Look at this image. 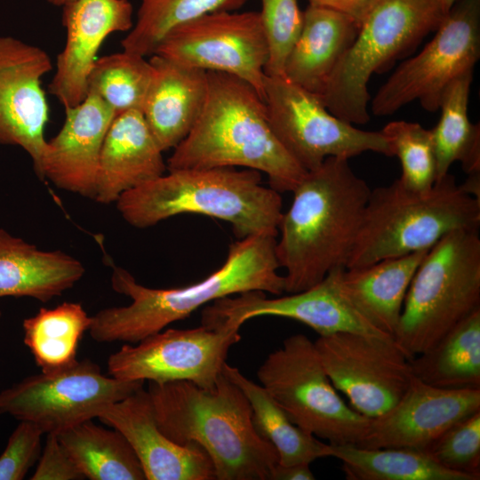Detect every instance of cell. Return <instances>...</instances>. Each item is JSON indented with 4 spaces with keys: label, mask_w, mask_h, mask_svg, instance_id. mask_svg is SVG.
<instances>
[{
    "label": "cell",
    "mask_w": 480,
    "mask_h": 480,
    "mask_svg": "<svg viewBox=\"0 0 480 480\" xmlns=\"http://www.w3.org/2000/svg\"><path fill=\"white\" fill-rule=\"evenodd\" d=\"M154 76L142 115L160 148H176L196 123L207 94V72L158 55L149 59Z\"/></svg>",
    "instance_id": "cell-23"
},
{
    "label": "cell",
    "mask_w": 480,
    "mask_h": 480,
    "mask_svg": "<svg viewBox=\"0 0 480 480\" xmlns=\"http://www.w3.org/2000/svg\"><path fill=\"white\" fill-rule=\"evenodd\" d=\"M202 112L188 136L173 148L167 171L236 167L265 173L279 193L292 192L304 170L273 132L263 98L246 81L207 72Z\"/></svg>",
    "instance_id": "cell-4"
},
{
    "label": "cell",
    "mask_w": 480,
    "mask_h": 480,
    "mask_svg": "<svg viewBox=\"0 0 480 480\" xmlns=\"http://www.w3.org/2000/svg\"><path fill=\"white\" fill-rule=\"evenodd\" d=\"M31 480L84 479L57 434H46V442Z\"/></svg>",
    "instance_id": "cell-39"
},
{
    "label": "cell",
    "mask_w": 480,
    "mask_h": 480,
    "mask_svg": "<svg viewBox=\"0 0 480 480\" xmlns=\"http://www.w3.org/2000/svg\"><path fill=\"white\" fill-rule=\"evenodd\" d=\"M344 268H336L315 285L288 296L267 298L263 292L252 291L216 300L204 309L202 323L226 322L241 327L252 318L272 316L299 321L319 336L353 332L394 339L373 326L348 300L341 286Z\"/></svg>",
    "instance_id": "cell-16"
},
{
    "label": "cell",
    "mask_w": 480,
    "mask_h": 480,
    "mask_svg": "<svg viewBox=\"0 0 480 480\" xmlns=\"http://www.w3.org/2000/svg\"><path fill=\"white\" fill-rule=\"evenodd\" d=\"M371 191L345 157H328L306 172L283 212L276 240L284 292L304 291L331 270L346 268Z\"/></svg>",
    "instance_id": "cell-2"
},
{
    "label": "cell",
    "mask_w": 480,
    "mask_h": 480,
    "mask_svg": "<svg viewBox=\"0 0 480 480\" xmlns=\"http://www.w3.org/2000/svg\"><path fill=\"white\" fill-rule=\"evenodd\" d=\"M1 317H2V312H1V310H0V319H1Z\"/></svg>",
    "instance_id": "cell-44"
},
{
    "label": "cell",
    "mask_w": 480,
    "mask_h": 480,
    "mask_svg": "<svg viewBox=\"0 0 480 480\" xmlns=\"http://www.w3.org/2000/svg\"><path fill=\"white\" fill-rule=\"evenodd\" d=\"M148 392L162 433L178 444L199 445L215 479L271 480L277 452L256 431L244 392L223 372L212 388L179 380L149 382Z\"/></svg>",
    "instance_id": "cell-3"
},
{
    "label": "cell",
    "mask_w": 480,
    "mask_h": 480,
    "mask_svg": "<svg viewBox=\"0 0 480 480\" xmlns=\"http://www.w3.org/2000/svg\"><path fill=\"white\" fill-rule=\"evenodd\" d=\"M97 418L126 438L147 480L215 479L212 462L199 445L178 444L162 433L143 387L103 407Z\"/></svg>",
    "instance_id": "cell-19"
},
{
    "label": "cell",
    "mask_w": 480,
    "mask_h": 480,
    "mask_svg": "<svg viewBox=\"0 0 480 480\" xmlns=\"http://www.w3.org/2000/svg\"><path fill=\"white\" fill-rule=\"evenodd\" d=\"M309 4L329 8L353 19L358 27L378 0H308Z\"/></svg>",
    "instance_id": "cell-40"
},
{
    "label": "cell",
    "mask_w": 480,
    "mask_h": 480,
    "mask_svg": "<svg viewBox=\"0 0 480 480\" xmlns=\"http://www.w3.org/2000/svg\"><path fill=\"white\" fill-rule=\"evenodd\" d=\"M115 116L114 111L92 93L80 104L65 108L61 129L46 140L41 180L93 199L101 148Z\"/></svg>",
    "instance_id": "cell-21"
},
{
    "label": "cell",
    "mask_w": 480,
    "mask_h": 480,
    "mask_svg": "<svg viewBox=\"0 0 480 480\" xmlns=\"http://www.w3.org/2000/svg\"><path fill=\"white\" fill-rule=\"evenodd\" d=\"M479 226L480 198L452 174L426 192L409 190L396 180L371 191L346 268L428 251L452 231Z\"/></svg>",
    "instance_id": "cell-6"
},
{
    "label": "cell",
    "mask_w": 480,
    "mask_h": 480,
    "mask_svg": "<svg viewBox=\"0 0 480 480\" xmlns=\"http://www.w3.org/2000/svg\"><path fill=\"white\" fill-rule=\"evenodd\" d=\"M239 326L225 322L193 329H166L135 344L125 343L108 359V372L123 380H185L212 388L222 372Z\"/></svg>",
    "instance_id": "cell-13"
},
{
    "label": "cell",
    "mask_w": 480,
    "mask_h": 480,
    "mask_svg": "<svg viewBox=\"0 0 480 480\" xmlns=\"http://www.w3.org/2000/svg\"><path fill=\"white\" fill-rule=\"evenodd\" d=\"M477 411L480 388H439L413 377L391 409L371 419L356 445L426 451L451 426Z\"/></svg>",
    "instance_id": "cell-18"
},
{
    "label": "cell",
    "mask_w": 480,
    "mask_h": 480,
    "mask_svg": "<svg viewBox=\"0 0 480 480\" xmlns=\"http://www.w3.org/2000/svg\"><path fill=\"white\" fill-rule=\"evenodd\" d=\"M310 464L300 463L290 466L277 464L273 470L271 480H313Z\"/></svg>",
    "instance_id": "cell-41"
},
{
    "label": "cell",
    "mask_w": 480,
    "mask_h": 480,
    "mask_svg": "<svg viewBox=\"0 0 480 480\" xmlns=\"http://www.w3.org/2000/svg\"><path fill=\"white\" fill-rule=\"evenodd\" d=\"M314 343L334 388L367 418L391 409L412 380L409 358L394 339L337 332Z\"/></svg>",
    "instance_id": "cell-15"
},
{
    "label": "cell",
    "mask_w": 480,
    "mask_h": 480,
    "mask_svg": "<svg viewBox=\"0 0 480 480\" xmlns=\"http://www.w3.org/2000/svg\"><path fill=\"white\" fill-rule=\"evenodd\" d=\"M478 309V229L454 230L428 251L416 269L394 339L411 359Z\"/></svg>",
    "instance_id": "cell-7"
},
{
    "label": "cell",
    "mask_w": 480,
    "mask_h": 480,
    "mask_svg": "<svg viewBox=\"0 0 480 480\" xmlns=\"http://www.w3.org/2000/svg\"><path fill=\"white\" fill-rule=\"evenodd\" d=\"M473 71L454 79L442 93L441 117L431 130L436 162V180L460 162L468 174L480 172V125L468 115Z\"/></svg>",
    "instance_id": "cell-30"
},
{
    "label": "cell",
    "mask_w": 480,
    "mask_h": 480,
    "mask_svg": "<svg viewBox=\"0 0 480 480\" xmlns=\"http://www.w3.org/2000/svg\"><path fill=\"white\" fill-rule=\"evenodd\" d=\"M260 1L259 12L268 49L265 74L284 76L285 60L302 28L303 12L298 0Z\"/></svg>",
    "instance_id": "cell-36"
},
{
    "label": "cell",
    "mask_w": 480,
    "mask_h": 480,
    "mask_svg": "<svg viewBox=\"0 0 480 480\" xmlns=\"http://www.w3.org/2000/svg\"><path fill=\"white\" fill-rule=\"evenodd\" d=\"M52 69L51 58L42 48L0 36V145L26 151L39 179L49 117L42 78Z\"/></svg>",
    "instance_id": "cell-17"
},
{
    "label": "cell",
    "mask_w": 480,
    "mask_h": 480,
    "mask_svg": "<svg viewBox=\"0 0 480 480\" xmlns=\"http://www.w3.org/2000/svg\"><path fill=\"white\" fill-rule=\"evenodd\" d=\"M257 376L290 420L306 432L336 445H356L366 434L371 419L344 402L306 335L286 338L268 354Z\"/></svg>",
    "instance_id": "cell-9"
},
{
    "label": "cell",
    "mask_w": 480,
    "mask_h": 480,
    "mask_svg": "<svg viewBox=\"0 0 480 480\" xmlns=\"http://www.w3.org/2000/svg\"><path fill=\"white\" fill-rule=\"evenodd\" d=\"M84 273V266L74 256L42 250L0 228V298L47 302L71 289Z\"/></svg>",
    "instance_id": "cell-24"
},
{
    "label": "cell",
    "mask_w": 480,
    "mask_h": 480,
    "mask_svg": "<svg viewBox=\"0 0 480 480\" xmlns=\"http://www.w3.org/2000/svg\"><path fill=\"white\" fill-rule=\"evenodd\" d=\"M436 30L422 51L379 89L371 108L375 116L391 115L416 100L435 112L445 88L473 71L480 57V0H457Z\"/></svg>",
    "instance_id": "cell-11"
},
{
    "label": "cell",
    "mask_w": 480,
    "mask_h": 480,
    "mask_svg": "<svg viewBox=\"0 0 480 480\" xmlns=\"http://www.w3.org/2000/svg\"><path fill=\"white\" fill-rule=\"evenodd\" d=\"M358 29L348 15L309 4L303 12L300 33L285 60L284 76L321 96Z\"/></svg>",
    "instance_id": "cell-25"
},
{
    "label": "cell",
    "mask_w": 480,
    "mask_h": 480,
    "mask_svg": "<svg viewBox=\"0 0 480 480\" xmlns=\"http://www.w3.org/2000/svg\"><path fill=\"white\" fill-rule=\"evenodd\" d=\"M163 153L140 111L116 115L101 148L93 199L116 203L124 193L164 174Z\"/></svg>",
    "instance_id": "cell-22"
},
{
    "label": "cell",
    "mask_w": 480,
    "mask_h": 480,
    "mask_svg": "<svg viewBox=\"0 0 480 480\" xmlns=\"http://www.w3.org/2000/svg\"><path fill=\"white\" fill-rule=\"evenodd\" d=\"M413 377L439 388H480V309L409 359Z\"/></svg>",
    "instance_id": "cell-27"
},
{
    "label": "cell",
    "mask_w": 480,
    "mask_h": 480,
    "mask_svg": "<svg viewBox=\"0 0 480 480\" xmlns=\"http://www.w3.org/2000/svg\"><path fill=\"white\" fill-rule=\"evenodd\" d=\"M263 99L277 140L307 172L328 157H350L372 151L392 156L381 132L358 129L332 115L320 95L284 76H266Z\"/></svg>",
    "instance_id": "cell-10"
},
{
    "label": "cell",
    "mask_w": 480,
    "mask_h": 480,
    "mask_svg": "<svg viewBox=\"0 0 480 480\" xmlns=\"http://www.w3.org/2000/svg\"><path fill=\"white\" fill-rule=\"evenodd\" d=\"M154 54L187 68L237 76L263 98L268 49L259 12H216L181 24Z\"/></svg>",
    "instance_id": "cell-14"
},
{
    "label": "cell",
    "mask_w": 480,
    "mask_h": 480,
    "mask_svg": "<svg viewBox=\"0 0 480 480\" xmlns=\"http://www.w3.org/2000/svg\"><path fill=\"white\" fill-rule=\"evenodd\" d=\"M444 17L434 0H378L321 95L328 110L351 124L367 123L372 75L436 30Z\"/></svg>",
    "instance_id": "cell-8"
},
{
    "label": "cell",
    "mask_w": 480,
    "mask_h": 480,
    "mask_svg": "<svg viewBox=\"0 0 480 480\" xmlns=\"http://www.w3.org/2000/svg\"><path fill=\"white\" fill-rule=\"evenodd\" d=\"M440 466L480 479V411L459 420L426 450Z\"/></svg>",
    "instance_id": "cell-37"
},
{
    "label": "cell",
    "mask_w": 480,
    "mask_h": 480,
    "mask_svg": "<svg viewBox=\"0 0 480 480\" xmlns=\"http://www.w3.org/2000/svg\"><path fill=\"white\" fill-rule=\"evenodd\" d=\"M428 251L345 268L342 290L373 326L394 338L409 285Z\"/></svg>",
    "instance_id": "cell-26"
},
{
    "label": "cell",
    "mask_w": 480,
    "mask_h": 480,
    "mask_svg": "<svg viewBox=\"0 0 480 480\" xmlns=\"http://www.w3.org/2000/svg\"><path fill=\"white\" fill-rule=\"evenodd\" d=\"M90 325L91 316L80 303L63 302L25 318L23 341L41 372H54L77 361L79 342Z\"/></svg>",
    "instance_id": "cell-32"
},
{
    "label": "cell",
    "mask_w": 480,
    "mask_h": 480,
    "mask_svg": "<svg viewBox=\"0 0 480 480\" xmlns=\"http://www.w3.org/2000/svg\"><path fill=\"white\" fill-rule=\"evenodd\" d=\"M84 478L145 480L142 467L126 438L116 429L85 420L57 434Z\"/></svg>",
    "instance_id": "cell-29"
},
{
    "label": "cell",
    "mask_w": 480,
    "mask_h": 480,
    "mask_svg": "<svg viewBox=\"0 0 480 480\" xmlns=\"http://www.w3.org/2000/svg\"><path fill=\"white\" fill-rule=\"evenodd\" d=\"M444 15H446L457 0H434Z\"/></svg>",
    "instance_id": "cell-42"
},
{
    "label": "cell",
    "mask_w": 480,
    "mask_h": 480,
    "mask_svg": "<svg viewBox=\"0 0 480 480\" xmlns=\"http://www.w3.org/2000/svg\"><path fill=\"white\" fill-rule=\"evenodd\" d=\"M132 227L147 228L180 214H201L229 223L238 239L277 236L280 193L252 169L213 167L168 171L124 193L115 203Z\"/></svg>",
    "instance_id": "cell-5"
},
{
    "label": "cell",
    "mask_w": 480,
    "mask_h": 480,
    "mask_svg": "<svg viewBox=\"0 0 480 480\" xmlns=\"http://www.w3.org/2000/svg\"><path fill=\"white\" fill-rule=\"evenodd\" d=\"M132 13L129 0H74L63 6L66 43L48 90L64 108L85 99L99 49L110 34L132 29Z\"/></svg>",
    "instance_id": "cell-20"
},
{
    "label": "cell",
    "mask_w": 480,
    "mask_h": 480,
    "mask_svg": "<svg viewBox=\"0 0 480 480\" xmlns=\"http://www.w3.org/2000/svg\"><path fill=\"white\" fill-rule=\"evenodd\" d=\"M44 432L35 423L20 420L0 454V480H21L38 460Z\"/></svg>",
    "instance_id": "cell-38"
},
{
    "label": "cell",
    "mask_w": 480,
    "mask_h": 480,
    "mask_svg": "<svg viewBox=\"0 0 480 480\" xmlns=\"http://www.w3.org/2000/svg\"><path fill=\"white\" fill-rule=\"evenodd\" d=\"M247 0H140L136 20L122 40L123 51L144 57L154 54L174 28L204 15L236 11Z\"/></svg>",
    "instance_id": "cell-34"
},
{
    "label": "cell",
    "mask_w": 480,
    "mask_h": 480,
    "mask_svg": "<svg viewBox=\"0 0 480 480\" xmlns=\"http://www.w3.org/2000/svg\"><path fill=\"white\" fill-rule=\"evenodd\" d=\"M380 132L388 142L392 156H396L400 160V184L415 192L431 189L436 181L431 130L417 123L401 120L388 123Z\"/></svg>",
    "instance_id": "cell-35"
},
{
    "label": "cell",
    "mask_w": 480,
    "mask_h": 480,
    "mask_svg": "<svg viewBox=\"0 0 480 480\" xmlns=\"http://www.w3.org/2000/svg\"><path fill=\"white\" fill-rule=\"evenodd\" d=\"M142 380L107 376L90 359L50 372H41L0 391V414L37 425L44 434H58L97 418L106 405L143 387Z\"/></svg>",
    "instance_id": "cell-12"
},
{
    "label": "cell",
    "mask_w": 480,
    "mask_h": 480,
    "mask_svg": "<svg viewBox=\"0 0 480 480\" xmlns=\"http://www.w3.org/2000/svg\"><path fill=\"white\" fill-rule=\"evenodd\" d=\"M50 4L55 6H65L66 4L71 3L74 0H47Z\"/></svg>",
    "instance_id": "cell-43"
},
{
    "label": "cell",
    "mask_w": 480,
    "mask_h": 480,
    "mask_svg": "<svg viewBox=\"0 0 480 480\" xmlns=\"http://www.w3.org/2000/svg\"><path fill=\"white\" fill-rule=\"evenodd\" d=\"M276 240L268 235L238 239L229 246L217 270L183 287L149 288L139 284L126 269L112 265L111 286L129 297L131 303L92 316L91 337L100 343L135 344L216 300L252 291L281 295L284 278L278 272Z\"/></svg>",
    "instance_id": "cell-1"
},
{
    "label": "cell",
    "mask_w": 480,
    "mask_h": 480,
    "mask_svg": "<svg viewBox=\"0 0 480 480\" xmlns=\"http://www.w3.org/2000/svg\"><path fill=\"white\" fill-rule=\"evenodd\" d=\"M154 76L146 57L123 51L98 58L87 78V93L102 100L115 113L142 111Z\"/></svg>",
    "instance_id": "cell-33"
},
{
    "label": "cell",
    "mask_w": 480,
    "mask_h": 480,
    "mask_svg": "<svg viewBox=\"0 0 480 480\" xmlns=\"http://www.w3.org/2000/svg\"><path fill=\"white\" fill-rule=\"evenodd\" d=\"M348 480H476L437 464L426 451L331 444Z\"/></svg>",
    "instance_id": "cell-31"
},
{
    "label": "cell",
    "mask_w": 480,
    "mask_h": 480,
    "mask_svg": "<svg viewBox=\"0 0 480 480\" xmlns=\"http://www.w3.org/2000/svg\"><path fill=\"white\" fill-rule=\"evenodd\" d=\"M222 372L247 397L254 428L276 449L278 464H310L319 458L331 456L330 444L320 441L294 424L260 384L249 380L238 368L227 362Z\"/></svg>",
    "instance_id": "cell-28"
}]
</instances>
